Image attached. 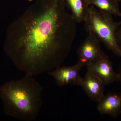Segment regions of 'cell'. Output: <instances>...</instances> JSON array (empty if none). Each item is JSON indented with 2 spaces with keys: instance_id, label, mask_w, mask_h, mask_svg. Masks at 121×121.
Returning a JSON list of instances; mask_svg holds the SVG:
<instances>
[{
  "instance_id": "6da1fadb",
  "label": "cell",
  "mask_w": 121,
  "mask_h": 121,
  "mask_svg": "<svg viewBox=\"0 0 121 121\" xmlns=\"http://www.w3.org/2000/svg\"><path fill=\"white\" fill-rule=\"evenodd\" d=\"M9 26L5 52L17 69L32 76L61 66L71 50L77 22L65 0H35Z\"/></svg>"
},
{
  "instance_id": "7a4b0ae2",
  "label": "cell",
  "mask_w": 121,
  "mask_h": 121,
  "mask_svg": "<svg viewBox=\"0 0 121 121\" xmlns=\"http://www.w3.org/2000/svg\"><path fill=\"white\" fill-rule=\"evenodd\" d=\"M44 89L33 76L27 74L5 82L0 86L4 114L20 121H35L43 107Z\"/></svg>"
},
{
  "instance_id": "3957f363",
  "label": "cell",
  "mask_w": 121,
  "mask_h": 121,
  "mask_svg": "<svg viewBox=\"0 0 121 121\" xmlns=\"http://www.w3.org/2000/svg\"><path fill=\"white\" fill-rule=\"evenodd\" d=\"M84 22L85 29L89 34L95 36L108 50L121 57V48L116 38L121 21H115L112 15L90 5Z\"/></svg>"
},
{
  "instance_id": "277c9868",
  "label": "cell",
  "mask_w": 121,
  "mask_h": 121,
  "mask_svg": "<svg viewBox=\"0 0 121 121\" xmlns=\"http://www.w3.org/2000/svg\"><path fill=\"white\" fill-rule=\"evenodd\" d=\"M86 66L87 71L98 79L105 86L119 81V74L114 71L112 63L104 52L97 59Z\"/></svg>"
},
{
  "instance_id": "5b68a950",
  "label": "cell",
  "mask_w": 121,
  "mask_h": 121,
  "mask_svg": "<svg viewBox=\"0 0 121 121\" xmlns=\"http://www.w3.org/2000/svg\"><path fill=\"white\" fill-rule=\"evenodd\" d=\"M85 64L79 60L70 66H60L48 72L47 73L52 77L57 86L59 87L66 85L80 86L82 78L80 71Z\"/></svg>"
},
{
  "instance_id": "8992f818",
  "label": "cell",
  "mask_w": 121,
  "mask_h": 121,
  "mask_svg": "<svg viewBox=\"0 0 121 121\" xmlns=\"http://www.w3.org/2000/svg\"><path fill=\"white\" fill-rule=\"evenodd\" d=\"M100 43L95 36L89 34L78 48L79 60L86 65L97 59L103 52Z\"/></svg>"
},
{
  "instance_id": "52a82bcc",
  "label": "cell",
  "mask_w": 121,
  "mask_h": 121,
  "mask_svg": "<svg viewBox=\"0 0 121 121\" xmlns=\"http://www.w3.org/2000/svg\"><path fill=\"white\" fill-rule=\"evenodd\" d=\"M97 109L102 115L117 118L121 113V94L111 93L104 94L98 102Z\"/></svg>"
},
{
  "instance_id": "ba28073f",
  "label": "cell",
  "mask_w": 121,
  "mask_h": 121,
  "mask_svg": "<svg viewBox=\"0 0 121 121\" xmlns=\"http://www.w3.org/2000/svg\"><path fill=\"white\" fill-rule=\"evenodd\" d=\"M80 86L93 101L98 102L104 95V84L88 71L82 78Z\"/></svg>"
},
{
  "instance_id": "9c48e42d",
  "label": "cell",
  "mask_w": 121,
  "mask_h": 121,
  "mask_svg": "<svg viewBox=\"0 0 121 121\" xmlns=\"http://www.w3.org/2000/svg\"><path fill=\"white\" fill-rule=\"evenodd\" d=\"M66 5L77 23L84 22L90 5L86 0H65Z\"/></svg>"
},
{
  "instance_id": "30bf717a",
  "label": "cell",
  "mask_w": 121,
  "mask_h": 121,
  "mask_svg": "<svg viewBox=\"0 0 121 121\" xmlns=\"http://www.w3.org/2000/svg\"><path fill=\"white\" fill-rule=\"evenodd\" d=\"M89 5L112 15L121 17L119 3L116 0H86Z\"/></svg>"
},
{
  "instance_id": "8fae6325",
  "label": "cell",
  "mask_w": 121,
  "mask_h": 121,
  "mask_svg": "<svg viewBox=\"0 0 121 121\" xmlns=\"http://www.w3.org/2000/svg\"><path fill=\"white\" fill-rule=\"evenodd\" d=\"M116 38L117 42L121 48V25L117 30Z\"/></svg>"
},
{
  "instance_id": "7c38bea8",
  "label": "cell",
  "mask_w": 121,
  "mask_h": 121,
  "mask_svg": "<svg viewBox=\"0 0 121 121\" xmlns=\"http://www.w3.org/2000/svg\"><path fill=\"white\" fill-rule=\"evenodd\" d=\"M118 74H119V80L118 82H119L120 83V84H121V67H120V69H119Z\"/></svg>"
},
{
  "instance_id": "4fadbf2b",
  "label": "cell",
  "mask_w": 121,
  "mask_h": 121,
  "mask_svg": "<svg viewBox=\"0 0 121 121\" xmlns=\"http://www.w3.org/2000/svg\"><path fill=\"white\" fill-rule=\"evenodd\" d=\"M29 2H32L33 1L35 0H28Z\"/></svg>"
},
{
  "instance_id": "5bb4252c",
  "label": "cell",
  "mask_w": 121,
  "mask_h": 121,
  "mask_svg": "<svg viewBox=\"0 0 121 121\" xmlns=\"http://www.w3.org/2000/svg\"><path fill=\"white\" fill-rule=\"evenodd\" d=\"M117 0V2H120V1H121V0Z\"/></svg>"
},
{
  "instance_id": "9a60e30c",
  "label": "cell",
  "mask_w": 121,
  "mask_h": 121,
  "mask_svg": "<svg viewBox=\"0 0 121 121\" xmlns=\"http://www.w3.org/2000/svg\"><path fill=\"white\" fill-rule=\"evenodd\" d=\"M120 2H121V1H120Z\"/></svg>"
}]
</instances>
